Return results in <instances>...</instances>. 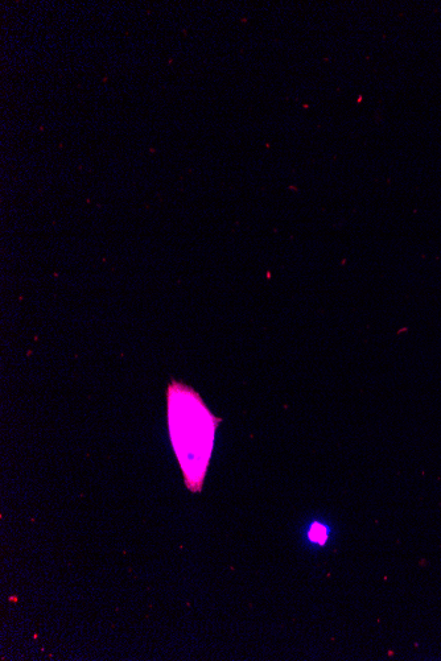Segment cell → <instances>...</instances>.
I'll list each match as a JSON object with an SVG mask.
<instances>
[{
	"instance_id": "6da1fadb",
	"label": "cell",
	"mask_w": 441,
	"mask_h": 661,
	"mask_svg": "<svg viewBox=\"0 0 441 661\" xmlns=\"http://www.w3.org/2000/svg\"><path fill=\"white\" fill-rule=\"evenodd\" d=\"M168 424L173 449L193 493L201 491L212 456L214 433L220 419L191 387L172 382L168 387Z\"/></svg>"
},
{
	"instance_id": "7a4b0ae2",
	"label": "cell",
	"mask_w": 441,
	"mask_h": 661,
	"mask_svg": "<svg viewBox=\"0 0 441 661\" xmlns=\"http://www.w3.org/2000/svg\"><path fill=\"white\" fill-rule=\"evenodd\" d=\"M308 536L312 543L324 545L328 540L327 527L320 523L312 524L311 530L308 532Z\"/></svg>"
}]
</instances>
